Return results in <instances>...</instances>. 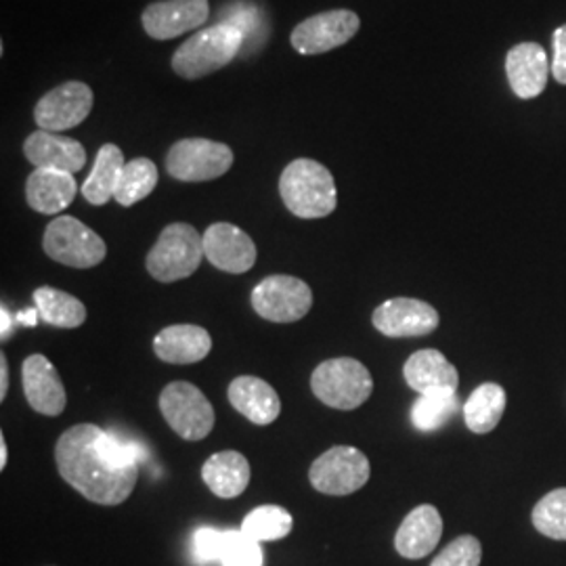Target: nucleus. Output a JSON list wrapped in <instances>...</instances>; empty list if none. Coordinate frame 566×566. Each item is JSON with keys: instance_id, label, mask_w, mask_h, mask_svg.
<instances>
[{"instance_id": "obj_5", "label": "nucleus", "mask_w": 566, "mask_h": 566, "mask_svg": "<svg viewBox=\"0 0 566 566\" xmlns=\"http://www.w3.org/2000/svg\"><path fill=\"white\" fill-rule=\"evenodd\" d=\"M313 395L334 409L350 411L371 397L374 378L361 361L353 357L327 359L311 376Z\"/></svg>"}, {"instance_id": "obj_16", "label": "nucleus", "mask_w": 566, "mask_h": 566, "mask_svg": "<svg viewBox=\"0 0 566 566\" xmlns=\"http://www.w3.org/2000/svg\"><path fill=\"white\" fill-rule=\"evenodd\" d=\"M21 382L23 395L34 411L49 418L63 413L67 403L65 388L61 382L60 371L44 355H30L23 361Z\"/></svg>"}, {"instance_id": "obj_15", "label": "nucleus", "mask_w": 566, "mask_h": 566, "mask_svg": "<svg viewBox=\"0 0 566 566\" xmlns=\"http://www.w3.org/2000/svg\"><path fill=\"white\" fill-rule=\"evenodd\" d=\"M203 256L219 271L240 275L256 263V245L240 227L214 223L203 233Z\"/></svg>"}, {"instance_id": "obj_36", "label": "nucleus", "mask_w": 566, "mask_h": 566, "mask_svg": "<svg viewBox=\"0 0 566 566\" xmlns=\"http://www.w3.org/2000/svg\"><path fill=\"white\" fill-rule=\"evenodd\" d=\"M7 390H9V364H7V357L0 355V401L7 399Z\"/></svg>"}, {"instance_id": "obj_13", "label": "nucleus", "mask_w": 566, "mask_h": 566, "mask_svg": "<svg viewBox=\"0 0 566 566\" xmlns=\"http://www.w3.org/2000/svg\"><path fill=\"white\" fill-rule=\"evenodd\" d=\"M210 18L208 0H158L143 11V30L156 41H170L202 28Z\"/></svg>"}, {"instance_id": "obj_32", "label": "nucleus", "mask_w": 566, "mask_h": 566, "mask_svg": "<svg viewBox=\"0 0 566 566\" xmlns=\"http://www.w3.org/2000/svg\"><path fill=\"white\" fill-rule=\"evenodd\" d=\"M235 535H238V531H219V528H210V526L198 528L193 533L196 558L200 563H214V560L221 563L231 542L235 539Z\"/></svg>"}, {"instance_id": "obj_39", "label": "nucleus", "mask_w": 566, "mask_h": 566, "mask_svg": "<svg viewBox=\"0 0 566 566\" xmlns=\"http://www.w3.org/2000/svg\"><path fill=\"white\" fill-rule=\"evenodd\" d=\"M7 460H9V451H7V441L4 437L0 434V470L7 468Z\"/></svg>"}, {"instance_id": "obj_9", "label": "nucleus", "mask_w": 566, "mask_h": 566, "mask_svg": "<svg viewBox=\"0 0 566 566\" xmlns=\"http://www.w3.org/2000/svg\"><path fill=\"white\" fill-rule=\"evenodd\" d=\"M369 460L355 447L338 446L322 453L308 470V481L325 495H350L367 485Z\"/></svg>"}, {"instance_id": "obj_3", "label": "nucleus", "mask_w": 566, "mask_h": 566, "mask_svg": "<svg viewBox=\"0 0 566 566\" xmlns=\"http://www.w3.org/2000/svg\"><path fill=\"white\" fill-rule=\"evenodd\" d=\"M242 32L231 23H214L182 42L172 55V70L185 81H200L238 57L243 49Z\"/></svg>"}, {"instance_id": "obj_1", "label": "nucleus", "mask_w": 566, "mask_h": 566, "mask_svg": "<svg viewBox=\"0 0 566 566\" xmlns=\"http://www.w3.org/2000/svg\"><path fill=\"white\" fill-rule=\"evenodd\" d=\"M143 447L99 426L67 428L55 446L61 479L99 506H120L139 481Z\"/></svg>"}, {"instance_id": "obj_24", "label": "nucleus", "mask_w": 566, "mask_h": 566, "mask_svg": "<svg viewBox=\"0 0 566 566\" xmlns=\"http://www.w3.org/2000/svg\"><path fill=\"white\" fill-rule=\"evenodd\" d=\"M202 479L217 497L233 500L250 485V464L238 451H219L206 460Z\"/></svg>"}, {"instance_id": "obj_6", "label": "nucleus", "mask_w": 566, "mask_h": 566, "mask_svg": "<svg viewBox=\"0 0 566 566\" xmlns=\"http://www.w3.org/2000/svg\"><path fill=\"white\" fill-rule=\"evenodd\" d=\"M42 248L55 263L74 269H93L103 263L107 254L102 238L74 217H57L51 221L44 231Z\"/></svg>"}, {"instance_id": "obj_7", "label": "nucleus", "mask_w": 566, "mask_h": 566, "mask_svg": "<svg viewBox=\"0 0 566 566\" xmlns=\"http://www.w3.org/2000/svg\"><path fill=\"white\" fill-rule=\"evenodd\" d=\"M233 166L229 145L210 139H181L166 156V170L182 182H203L219 179Z\"/></svg>"}, {"instance_id": "obj_20", "label": "nucleus", "mask_w": 566, "mask_h": 566, "mask_svg": "<svg viewBox=\"0 0 566 566\" xmlns=\"http://www.w3.org/2000/svg\"><path fill=\"white\" fill-rule=\"evenodd\" d=\"M405 382L420 395L432 392H455L460 385V374L455 365L447 361L446 355L424 348L413 353L403 367Z\"/></svg>"}, {"instance_id": "obj_4", "label": "nucleus", "mask_w": 566, "mask_h": 566, "mask_svg": "<svg viewBox=\"0 0 566 566\" xmlns=\"http://www.w3.org/2000/svg\"><path fill=\"white\" fill-rule=\"evenodd\" d=\"M203 235L187 223L168 224L147 254V271L163 283L191 277L202 263Z\"/></svg>"}, {"instance_id": "obj_29", "label": "nucleus", "mask_w": 566, "mask_h": 566, "mask_svg": "<svg viewBox=\"0 0 566 566\" xmlns=\"http://www.w3.org/2000/svg\"><path fill=\"white\" fill-rule=\"evenodd\" d=\"M294 518L282 506L254 507L242 523V533L250 539L263 544V542H277L292 533Z\"/></svg>"}, {"instance_id": "obj_11", "label": "nucleus", "mask_w": 566, "mask_h": 566, "mask_svg": "<svg viewBox=\"0 0 566 566\" xmlns=\"http://www.w3.org/2000/svg\"><path fill=\"white\" fill-rule=\"evenodd\" d=\"M359 28L361 20L353 11H325L301 21L292 30L290 42L301 55H322L346 44L359 32Z\"/></svg>"}, {"instance_id": "obj_14", "label": "nucleus", "mask_w": 566, "mask_h": 566, "mask_svg": "<svg viewBox=\"0 0 566 566\" xmlns=\"http://www.w3.org/2000/svg\"><path fill=\"white\" fill-rule=\"evenodd\" d=\"M374 327L388 338H418L439 327V313L416 298H390L374 311Z\"/></svg>"}, {"instance_id": "obj_33", "label": "nucleus", "mask_w": 566, "mask_h": 566, "mask_svg": "<svg viewBox=\"0 0 566 566\" xmlns=\"http://www.w3.org/2000/svg\"><path fill=\"white\" fill-rule=\"evenodd\" d=\"M483 546L476 537L462 535L453 539L449 546L432 560L430 566H481Z\"/></svg>"}, {"instance_id": "obj_18", "label": "nucleus", "mask_w": 566, "mask_h": 566, "mask_svg": "<svg viewBox=\"0 0 566 566\" xmlns=\"http://www.w3.org/2000/svg\"><path fill=\"white\" fill-rule=\"evenodd\" d=\"M23 154L36 168L76 175L86 164L82 143L49 130H36L23 143Z\"/></svg>"}, {"instance_id": "obj_38", "label": "nucleus", "mask_w": 566, "mask_h": 566, "mask_svg": "<svg viewBox=\"0 0 566 566\" xmlns=\"http://www.w3.org/2000/svg\"><path fill=\"white\" fill-rule=\"evenodd\" d=\"M0 315H2V329H0V336L2 338H7L9 334H11V327H13V319H11V315H9V311L2 306L0 308Z\"/></svg>"}, {"instance_id": "obj_31", "label": "nucleus", "mask_w": 566, "mask_h": 566, "mask_svg": "<svg viewBox=\"0 0 566 566\" xmlns=\"http://www.w3.org/2000/svg\"><path fill=\"white\" fill-rule=\"evenodd\" d=\"M533 526L556 542H566V486L544 495L531 514Z\"/></svg>"}, {"instance_id": "obj_21", "label": "nucleus", "mask_w": 566, "mask_h": 566, "mask_svg": "<svg viewBox=\"0 0 566 566\" xmlns=\"http://www.w3.org/2000/svg\"><path fill=\"white\" fill-rule=\"evenodd\" d=\"M227 397L252 424L269 426L282 413V401L277 390L256 376L235 378L229 385Z\"/></svg>"}, {"instance_id": "obj_17", "label": "nucleus", "mask_w": 566, "mask_h": 566, "mask_svg": "<svg viewBox=\"0 0 566 566\" xmlns=\"http://www.w3.org/2000/svg\"><path fill=\"white\" fill-rule=\"evenodd\" d=\"M506 74L510 86L518 99H535L546 91L552 74L546 49L537 42H521L510 49L506 57Z\"/></svg>"}, {"instance_id": "obj_28", "label": "nucleus", "mask_w": 566, "mask_h": 566, "mask_svg": "<svg viewBox=\"0 0 566 566\" xmlns=\"http://www.w3.org/2000/svg\"><path fill=\"white\" fill-rule=\"evenodd\" d=\"M158 185V168L149 158H135L126 163L114 200L120 206H135L145 200Z\"/></svg>"}, {"instance_id": "obj_25", "label": "nucleus", "mask_w": 566, "mask_h": 566, "mask_svg": "<svg viewBox=\"0 0 566 566\" xmlns=\"http://www.w3.org/2000/svg\"><path fill=\"white\" fill-rule=\"evenodd\" d=\"M124 156L122 149L114 143L103 145L93 164L88 179L82 185V196L93 206H103L116 196V187L120 182L124 170Z\"/></svg>"}, {"instance_id": "obj_35", "label": "nucleus", "mask_w": 566, "mask_h": 566, "mask_svg": "<svg viewBox=\"0 0 566 566\" xmlns=\"http://www.w3.org/2000/svg\"><path fill=\"white\" fill-rule=\"evenodd\" d=\"M554 60H552V76L558 84H566V23L554 32Z\"/></svg>"}, {"instance_id": "obj_34", "label": "nucleus", "mask_w": 566, "mask_h": 566, "mask_svg": "<svg viewBox=\"0 0 566 566\" xmlns=\"http://www.w3.org/2000/svg\"><path fill=\"white\" fill-rule=\"evenodd\" d=\"M223 566H263L264 554L263 547L259 542L250 539L248 535H243L242 528L238 531L235 539L231 542V546L227 549V554L221 560Z\"/></svg>"}, {"instance_id": "obj_2", "label": "nucleus", "mask_w": 566, "mask_h": 566, "mask_svg": "<svg viewBox=\"0 0 566 566\" xmlns=\"http://www.w3.org/2000/svg\"><path fill=\"white\" fill-rule=\"evenodd\" d=\"M285 208L298 219H324L336 210L338 191L324 164L301 158L287 164L280 179Z\"/></svg>"}, {"instance_id": "obj_12", "label": "nucleus", "mask_w": 566, "mask_h": 566, "mask_svg": "<svg viewBox=\"0 0 566 566\" xmlns=\"http://www.w3.org/2000/svg\"><path fill=\"white\" fill-rule=\"evenodd\" d=\"M93 91L84 82H63L46 93L34 107V120L41 130L61 133L86 120L93 109Z\"/></svg>"}, {"instance_id": "obj_23", "label": "nucleus", "mask_w": 566, "mask_h": 566, "mask_svg": "<svg viewBox=\"0 0 566 566\" xmlns=\"http://www.w3.org/2000/svg\"><path fill=\"white\" fill-rule=\"evenodd\" d=\"M76 193L78 185L74 175L61 170L36 168L25 182V200L41 214H60L76 200Z\"/></svg>"}, {"instance_id": "obj_27", "label": "nucleus", "mask_w": 566, "mask_h": 566, "mask_svg": "<svg viewBox=\"0 0 566 566\" xmlns=\"http://www.w3.org/2000/svg\"><path fill=\"white\" fill-rule=\"evenodd\" d=\"M34 304L44 324L74 329L86 322V306L76 296L57 287H51V285L39 287L34 292Z\"/></svg>"}, {"instance_id": "obj_37", "label": "nucleus", "mask_w": 566, "mask_h": 566, "mask_svg": "<svg viewBox=\"0 0 566 566\" xmlns=\"http://www.w3.org/2000/svg\"><path fill=\"white\" fill-rule=\"evenodd\" d=\"M18 319H20V324L34 327V325L39 324V319H41V313H39V308L34 306V308H30V311H21L20 315H18Z\"/></svg>"}, {"instance_id": "obj_26", "label": "nucleus", "mask_w": 566, "mask_h": 566, "mask_svg": "<svg viewBox=\"0 0 566 566\" xmlns=\"http://www.w3.org/2000/svg\"><path fill=\"white\" fill-rule=\"evenodd\" d=\"M506 390L495 382L474 388L464 405V422L472 432L486 434L502 422L506 411Z\"/></svg>"}, {"instance_id": "obj_22", "label": "nucleus", "mask_w": 566, "mask_h": 566, "mask_svg": "<svg viewBox=\"0 0 566 566\" xmlns=\"http://www.w3.org/2000/svg\"><path fill=\"white\" fill-rule=\"evenodd\" d=\"M154 350L166 364H198L210 355L212 338L200 325H168L154 338Z\"/></svg>"}, {"instance_id": "obj_10", "label": "nucleus", "mask_w": 566, "mask_h": 566, "mask_svg": "<svg viewBox=\"0 0 566 566\" xmlns=\"http://www.w3.org/2000/svg\"><path fill=\"white\" fill-rule=\"evenodd\" d=\"M313 306L308 283L292 275H271L252 292V308L273 324H294L306 317Z\"/></svg>"}, {"instance_id": "obj_8", "label": "nucleus", "mask_w": 566, "mask_h": 566, "mask_svg": "<svg viewBox=\"0 0 566 566\" xmlns=\"http://www.w3.org/2000/svg\"><path fill=\"white\" fill-rule=\"evenodd\" d=\"M160 411L185 441H202L214 428V409L198 386L170 382L160 395Z\"/></svg>"}, {"instance_id": "obj_19", "label": "nucleus", "mask_w": 566, "mask_h": 566, "mask_svg": "<svg viewBox=\"0 0 566 566\" xmlns=\"http://www.w3.org/2000/svg\"><path fill=\"white\" fill-rule=\"evenodd\" d=\"M443 535L441 512L430 504L413 507L395 535V547L407 560L426 558L439 546Z\"/></svg>"}, {"instance_id": "obj_30", "label": "nucleus", "mask_w": 566, "mask_h": 566, "mask_svg": "<svg viewBox=\"0 0 566 566\" xmlns=\"http://www.w3.org/2000/svg\"><path fill=\"white\" fill-rule=\"evenodd\" d=\"M458 407L460 401L455 392L420 395V399L411 407V422L422 432H432L443 428L453 418Z\"/></svg>"}]
</instances>
